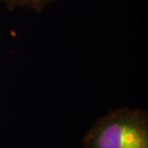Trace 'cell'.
<instances>
[{
  "label": "cell",
  "mask_w": 148,
  "mask_h": 148,
  "mask_svg": "<svg viewBox=\"0 0 148 148\" xmlns=\"http://www.w3.org/2000/svg\"><path fill=\"white\" fill-rule=\"evenodd\" d=\"M84 148H148V114L129 107L111 110L85 134Z\"/></svg>",
  "instance_id": "6da1fadb"
},
{
  "label": "cell",
  "mask_w": 148,
  "mask_h": 148,
  "mask_svg": "<svg viewBox=\"0 0 148 148\" xmlns=\"http://www.w3.org/2000/svg\"><path fill=\"white\" fill-rule=\"evenodd\" d=\"M57 0H0L9 10H14L17 8H27L40 13L48 6Z\"/></svg>",
  "instance_id": "7a4b0ae2"
}]
</instances>
